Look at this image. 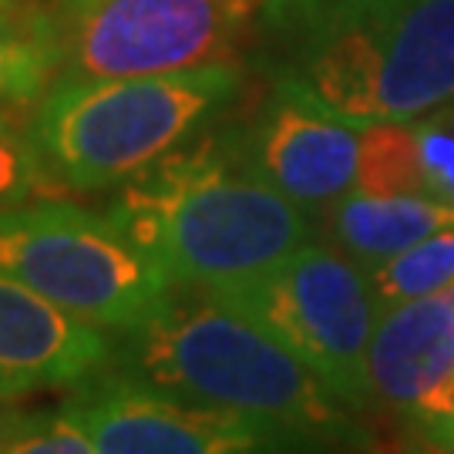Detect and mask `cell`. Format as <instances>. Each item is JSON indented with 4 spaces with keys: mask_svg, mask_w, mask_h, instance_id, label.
Returning a JSON list of instances; mask_svg holds the SVG:
<instances>
[{
    "mask_svg": "<svg viewBox=\"0 0 454 454\" xmlns=\"http://www.w3.org/2000/svg\"><path fill=\"white\" fill-rule=\"evenodd\" d=\"M253 48L273 91L350 125L454 101V0H266Z\"/></svg>",
    "mask_w": 454,
    "mask_h": 454,
    "instance_id": "obj_1",
    "label": "cell"
},
{
    "mask_svg": "<svg viewBox=\"0 0 454 454\" xmlns=\"http://www.w3.org/2000/svg\"><path fill=\"white\" fill-rule=\"evenodd\" d=\"M114 371L195 404L273 427L286 448H364L357 411L249 313L202 286L168 293L162 307L112 337Z\"/></svg>",
    "mask_w": 454,
    "mask_h": 454,
    "instance_id": "obj_2",
    "label": "cell"
},
{
    "mask_svg": "<svg viewBox=\"0 0 454 454\" xmlns=\"http://www.w3.org/2000/svg\"><path fill=\"white\" fill-rule=\"evenodd\" d=\"M121 185L108 215L182 286L260 279L317 239V215L232 162L219 131H202Z\"/></svg>",
    "mask_w": 454,
    "mask_h": 454,
    "instance_id": "obj_3",
    "label": "cell"
},
{
    "mask_svg": "<svg viewBox=\"0 0 454 454\" xmlns=\"http://www.w3.org/2000/svg\"><path fill=\"white\" fill-rule=\"evenodd\" d=\"M243 91V67L202 65L131 78H54L31 142L48 185L98 192L199 138Z\"/></svg>",
    "mask_w": 454,
    "mask_h": 454,
    "instance_id": "obj_4",
    "label": "cell"
},
{
    "mask_svg": "<svg viewBox=\"0 0 454 454\" xmlns=\"http://www.w3.org/2000/svg\"><path fill=\"white\" fill-rule=\"evenodd\" d=\"M0 270L101 330H131L176 290L152 253L108 212L34 202L0 212Z\"/></svg>",
    "mask_w": 454,
    "mask_h": 454,
    "instance_id": "obj_5",
    "label": "cell"
},
{
    "mask_svg": "<svg viewBox=\"0 0 454 454\" xmlns=\"http://www.w3.org/2000/svg\"><path fill=\"white\" fill-rule=\"evenodd\" d=\"M209 293L279 337L357 414L373 407L367 350L380 320V303L367 270L337 246L317 236L273 273Z\"/></svg>",
    "mask_w": 454,
    "mask_h": 454,
    "instance_id": "obj_6",
    "label": "cell"
},
{
    "mask_svg": "<svg viewBox=\"0 0 454 454\" xmlns=\"http://www.w3.org/2000/svg\"><path fill=\"white\" fill-rule=\"evenodd\" d=\"M266 0H84L58 11V78H131L229 65Z\"/></svg>",
    "mask_w": 454,
    "mask_h": 454,
    "instance_id": "obj_7",
    "label": "cell"
},
{
    "mask_svg": "<svg viewBox=\"0 0 454 454\" xmlns=\"http://www.w3.org/2000/svg\"><path fill=\"white\" fill-rule=\"evenodd\" d=\"M61 407L88 431L98 454H243L286 448L266 424L148 387L114 367L74 384Z\"/></svg>",
    "mask_w": 454,
    "mask_h": 454,
    "instance_id": "obj_8",
    "label": "cell"
},
{
    "mask_svg": "<svg viewBox=\"0 0 454 454\" xmlns=\"http://www.w3.org/2000/svg\"><path fill=\"white\" fill-rule=\"evenodd\" d=\"M219 135L232 162L313 215L357 189L364 125L317 112L283 91L270 88L256 112Z\"/></svg>",
    "mask_w": 454,
    "mask_h": 454,
    "instance_id": "obj_9",
    "label": "cell"
},
{
    "mask_svg": "<svg viewBox=\"0 0 454 454\" xmlns=\"http://www.w3.org/2000/svg\"><path fill=\"white\" fill-rule=\"evenodd\" d=\"M108 330L0 270V384L11 394L74 387L112 364Z\"/></svg>",
    "mask_w": 454,
    "mask_h": 454,
    "instance_id": "obj_10",
    "label": "cell"
},
{
    "mask_svg": "<svg viewBox=\"0 0 454 454\" xmlns=\"http://www.w3.org/2000/svg\"><path fill=\"white\" fill-rule=\"evenodd\" d=\"M454 377V283L380 309L367 350L371 404L407 418Z\"/></svg>",
    "mask_w": 454,
    "mask_h": 454,
    "instance_id": "obj_11",
    "label": "cell"
},
{
    "mask_svg": "<svg viewBox=\"0 0 454 454\" xmlns=\"http://www.w3.org/2000/svg\"><path fill=\"white\" fill-rule=\"evenodd\" d=\"M444 226H454V202L431 195H373L354 189L317 212V236L367 273Z\"/></svg>",
    "mask_w": 454,
    "mask_h": 454,
    "instance_id": "obj_12",
    "label": "cell"
},
{
    "mask_svg": "<svg viewBox=\"0 0 454 454\" xmlns=\"http://www.w3.org/2000/svg\"><path fill=\"white\" fill-rule=\"evenodd\" d=\"M61 71V20L44 0H0V108L27 105Z\"/></svg>",
    "mask_w": 454,
    "mask_h": 454,
    "instance_id": "obj_13",
    "label": "cell"
},
{
    "mask_svg": "<svg viewBox=\"0 0 454 454\" xmlns=\"http://www.w3.org/2000/svg\"><path fill=\"white\" fill-rule=\"evenodd\" d=\"M357 189L373 195H427L411 121H373L360 138Z\"/></svg>",
    "mask_w": 454,
    "mask_h": 454,
    "instance_id": "obj_14",
    "label": "cell"
},
{
    "mask_svg": "<svg viewBox=\"0 0 454 454\" xmlns=\"http://www.w3.org/2000/svg\"><path fill=\"white\" fill-rule=\"evenodd\" d=\"M367 276H371L373 296H377L380 309L448 286L454 283V226L431 232L427 239L414 243L394 260L380 262Z\"/></svg>",
    "mask_w": 454,
    "mask_h": 454,
    "instance_id": "obj_15",
    "label": "cell"
},
{
    "mask_svg": "<svg viewBox=\"0 0 454 454\" xmlns=\"http://www.w3.org/2000/svg\"><path fill=\"white\" fill-rule=\"evenodd\" d=\"M0 454H95V441L65 407L17 411Z\"/></svg>",
    "mask_w": 454,
    "mask_h": 454,
    "instance_id": "obj_16",
    "label": "cell"
},
{
    "mask_svg": "<svg viewBox=\"0 0 454 454\" xmlns=\"http://www.w3.org/2000/svg\"><path fill=\"white\" fill-rule=\"evenodd\" d=\"M424 168V189L431 199L454 202V101L411 121Z\"/></svg>",
    "mask_w": 454,
    "mask_h": 454,
    "instance_id": "obj_17",
    "label": "cell"
},
{
    "mask_svg": "<svg viewBox=\"0 0 454 454\" xmlns=\"http://www.w3.org/2000/svg\"><path fill=\"white\" fill-rule=\"evenodd\" d=\"M41 182H44V172L34 152L31 129L17 125L0 108V212L24 206Z\"/></svg>",
    "mask_w": 454,
    "mask_h": 454,
    "instance_id": "obj_18",
    "label": "cell"
},
{
    "mask_svg": "<svg viewBox=\"0 0 454 454\" xmlns=\"http://www.w3.org/2000/svg\"><path fill=\"white\" fill-rule=\"evenodd\" d=\"M431 448L454 451V377L404 418Z\"/></svg>",
    "mask_w": 454,
    "mask_h": 454,
    "instance_id": "obj_19",
    "label": "cell"
},
{
    "mask_svg": "<svg viewBox=\"0 0 454 454\" xmlns=\"http://www.w3.org/2000/svg\"><path fill=\"white\" fill-rule=\"evenodd\" d=\"M14 394L0 384V444H4V438H7V431H11V424H14L17 411H14Z\"/></svg>",
    "mask_w": 454,
    "mask_h": 454,
    "instance_id": "obj_20",
    "label": "cell"
},
{
    "mask_svg": "<svg viewBox=\"0 0 454 454\" xmlns=\"http://www.w3.org/2000/svg\"><path fill=\"white\" fill-rule=\"evenodd\" d=\"M48 7H54V11H67V7H78V4H84V0H44Z\"/></svg>",
    "mask_w": 454,
    "mask_h": 454,
    "instance_id": "obj_21",
    "label": "cell"
}]
</instances>
